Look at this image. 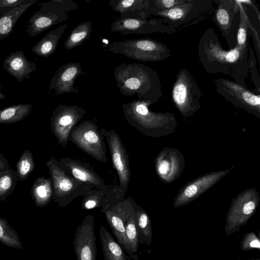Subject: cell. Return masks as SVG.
<instances>
[{"label":"cell","mask_w":260,"mask_h":260,"mask_svg":"<svg viewBox=\"0 0 260 260\" xmlns=\"http://www.w3.org/2000/svg\"><path fill=\"white\" fill-rule=\"evenodd\" d=\"M248 46H235L224 50L213 28L209 27L199 40L198 53L200 62L207 73L228 75L235 82L245 86L248 75Z\"/></svg>","instance_id":"1"},{"label":"cell","mask_w":260,"mask_h":260,"mask_svg":"<svg viewBox=\"0 0 260 260\" xmlns=\"http://www.w3.org/2000/svg\"><path fill=\"white\" fill-rule=\"evenodd\" d=\"M116 86L125 96L137 94L138 100L157 102L162 96L157 73L153 69L139 63H122L115 68Z\"/></svg>","instance_id":"2"},{"label":"cell","mask_w":260,"mask_h":260,"mask_svg":"<svg viewBox=\"0 0 260 260\" xmlns=\"http://www.w3.org/2000/svg\"><path fill=\"white\" fill-rule=\"evenodd\" d=\"M150 102L135 100L122 105L127 122L146 136H167L176 131L177 121L173 113L156 112L149 110Z\"/></svg>","instance_id":"3"},{"label":"cell","mask_w":260,"mask_h":260,"mask_svg":"<svg viewBox=\"0 0 260 260\" xmlns=\"http://www.w3.org/2000/svg\"><path fill=\"white\" fill-rule=\"evenodd\" d=\"M46 165L52 182V199L61 207H65L78 197L86 196L94 189L66 173L57 159L51 158Z\"/></svg>","instance_id":"4"},{"label":"cell","mask_w":260,"mask_h":260,"mask_svg":"<svg viewBox=\"0 0 260 260\" xmlns=\"http://www.w3.org/2000/svg\"><path fill=\"white\" fill-rule=\"evenodd\" d=\"M107 50L142 61L163 60L171 55V50L166 45L145 38L114 41L108 45Z\"/></svg>","instance_id":"5"},{"label":"cell","mask_w":260,"mask_h":260,"mask_svg":"<svg viewBox=\"0 0 260 260\" xmlns=\"http://www.w3.org/2000/svg\"><path fill=\"white\" fill-rule=\"evenodd\" d=\"M40 5V8L27 22L25 32L30 37L67 20L69 18V12L78 8L77 4L72 0H51Z\"/></svg>","instance_id":"6"},{"label":"cell","mask_w":260,"mask_h":260,"mask_svg":"<svg viewBox=\"0 0 260 260\" xmlns=\"http://www.w3.org/2000/svg\"><path fill=\"white\" fill-rule=\"evenodd\" d=\"M171 94L174 105L185 117L193 116L201 108V90L191 73L185 68L178 72Z\"/></svg>","instance_id":"7"},{"label":"cell","mask_w":260,"mask_h":260,"mask_svg":"<svg viewBox=\"0 0 260 260\" xmlns=\"http://www.w3.org/2000/svg\"><path fill=\"white\" fill-rule=\"evenodd\" d=\"M210 0H188L186 3L170 9L154 11L151 16L161 17L173 34L181 26L191 24L203 19L211 11Z\"/></svg>","instance_id":"8"},{"label":"cell","mask_w":260,"mask_h":260,"mask_svg":"<svg viewBox=\"0 0 260 260\" xmlns=\"http://www.w3.org/2000/svg\"><path fill=\"white\" fill-rule=\"evenodd\" d=\"M260 201L255 188L246 189L232 200L226 216L224 231L226 236L240 231L256 211Z\"/></svg>","instance_id":"9"},{"label":"cell","mask_w":260,"mask_h":260,"mask_svg":"<svg viewBox=\"0 0 260 260\" xmlns=\"http://www.w3.org/2000/svg\"><path fill=\"white\" fill-rule=\"evenodd\" d=\"M69 140L91 157L107 162L104 137L92 121L84 120L77 125L71 132Z\"/></svg>","instance_id":"10"},{"label":"cell","mask_w":260,"mask_h":260,"mask_svg":"<svg viewBox=\"0 0 260 260\" xmlns=\"http://www.w3.org/2000/svg\"><path fill=\"white\" fill-rule=\"evenodd\" d=\"M215 91L239 108L260 118V95L235 81L224 78L215 80Z\"/></svg>","instance_id":"11"},{"label":"cell","mask_w":260,"mask_h":260,"mask_svg":"<svg viewBox=\"0 0 260 260\" xmlns=\"http://www.w3.org/2000/svg\"><path fill=\"white\" fill-rule=\"evenodd\" d=\"M86 111L77 105H60L53 112L50 118L51 131L58 144L64 147L71 132L83 117Z\"/></svg>","instance_id":"12"},{"label":"cell","mask_w":260,"mask_h":260,"mask_svg":"<svg viewBox=\"0 0 260 260\" xmlns=\"http://www.w3.org/2000/svg\"><path fill=\"white\" fill-rule=\"evenodd\" d=\"M100 131L106 138L114 167L119 179V194L123 198L130 180L131 172L129 168L128 157L120 137L114 130L107 131L103 128Z\"/></svg>","instance_id":"13"},{"label":"cell","mask_w":260,"mask_h":260,"mask_svg":"<svg viewBox=\"0 0 260 260\" xmlns=\"http://www.w3.org/2000/svg\"><path fill=\"white\" fill-rule=\"evenodd\" d=\"M214 20L221 31L230 49L236 44V35L240 19L236 0H218ZM236 46V45H235Z\"/></svg>","instance_id":"14"},{"label":"cell","mask_w":260,"mask_h":260,"mask_svg":"<svg viewBox=\"0 0 260 260\" xmlns=\"http://www.w3.org/2000/svg\"><path fill=\"white\" fill-rule=\"evenodd\" d=\"M228 169L207 173L188 182L179 191L173 203L175 208L184 206L213 186L227 174Z\"/></svg>","instance_id":"15"},{"label":"cell","mask_w":260,"mask_h":260,"mask_svg":"<svg viewBox=\"0 0 260 260\" xmlns=\"http://www.w3.org/2000/svg\"><path fill=\"white\" fill-rule=\"evenodd\" d=\"M111 30L123 35L172 34L162 18L135 19L118 18L111 25Z\"/></svg>","instance_id":"16"},{"label":"cell","mask_w":260,"mask_h":260,"mask_svg":"<svg viewBox=\"0 0 260 260\" xmlns=\"http://www.w3.org/2000/svg\"><path fill=\"white\" fill-rule=\"evenodd\" d=\"M155 166L160 179L165 183H170L182 173L185 166L184 157L176 148H164L157 155Z\"/></svg>","instance_id":"17"},{"label":"cell","mask_w":260,"mask_h":260,"mask_svg":"<svg viewBox=\"0 0 260 260\" xmlns=\"http://www.w3.org/2000/svg\"><path fill=\"white\" fill-rule=\"evenodd\" d=\"M94 220L93 215H86L82 223L77 227L73 244L77 260H96Z\"/></svg>","instance_id":"18"},{"label":"cell","mask_w":260,"mask_h":260,"mask_svg":"<svg viewBox=\"0 0 260 260\" xmlns=\"http://www.w3.org/2000/svg\"><path fill=\"white\" fill-rule=\"evenodd\" d=\"M58 161L66 173L78 180L96 189L108 188L104 181L88 163L70 157H62Z\"/></svg>","instance_id":"19"},{"label":"cell","mask_w":260,"mask_h":260,"mask_svg":"<svg viewBox=\"0 0 260 260\" xmlns=\"http://www.w3.org/2000/svg\"><path fill=\"white\" fill-rule=\"evenodd\" d=\"M83 74L79 62L62 64L51 79L48 92L54 90L58 95L64 93H78L79 88L74 86V83L76 79Z\"/></svg>","instance_id":"20"},{"label":"cell","mask_w":260,"mask_h":260,"mask_svg":"<svg viewBox=\"0 0 260 260\" xmlns=\"http://www.w3.org/2000/svg\"><path fill=\"white\" fill-rule=\"evenodd\" d=\"M135 202L131 199L123 200L125 220V249L131 260H138V231Z\"/></svg>","instance_id":"21"},{"label":"cell","mask_w":260,"mask_h":260,"mask_svg":"<svg viewBox=\"0 0 260 260\" xmlns=\"http://www.w3.org/2000/svg\"><path fill=\"white\" fill-rule=\"evenodd\" d=\"M108 5L121 18L148 19L152 11L149 0H111Z\"/></svg>","instance_id":"22"},{"label":"cell","mask_w":260,"mask_h":260,"mask_svg":"<svg viewBox=\"0 0 260 260\" xmlns=\"http://www.w3.org/2000/svg\"><path fill=\"white\" fill-rule=\"evenodd\" d=\"M3 68L20 83L28 79L30 74L37 70L35 62L28 60L22 51L11 52L4 60Z\"/></svg>","instance_id":"23"},{"label":"cell","mask_w":260,"mask_h":260,"mask_svg":"<svg viewBox=\"0 0 260 260\" xmlns=\"http://www.w3.org/2000/svg\"><path fill=\"white\" fill-rule=\"evenodd\" d=\"M123 198L109 206L103 213L119 244L125 249V220Z\"/></svg>","instance_id":"24"},{"label":"cell","mask_w":260,"mask_h":260,"mask_svg":"<svg viewBox=\"0 0 260 260\" xmlns=\"http://www.w3.org/2000/svg\"><path fill=\"white\" fill-rule=\"evenodd\" d=\"M67 26L66 23H63L50 30L32 48L31 51L40 57L50 56L54 53Z\"/></svg>","instance_id":"25"},{"label":"cell","mask_w":260,"mask_h":260,"mask_svg":"<svg viewBox=\"0 0 260 260\" xmlns=\"http://www.w3.org/2000/svg\"><path fill=\"white\" fill-rule=\"evenodd\" d=\"M104 260H130L120 244L103 225L99 231Z\"/></svg>","instance_id":"26"},{"label":"cell","mask_w":260,"mask_h":260,"mask_svg":"<svg viewBox=\"0 0 260 260\" xmlns=\"http://www.w3.org/2000/svg\"><path fill=\"white\" fill-rule=\"evenodd\" d=\"M53 190L51 178L40 177L36 179L31 188L32 198L37 207H44L52 198Z\"/></svg>","instance_id":"27"},{"label":"cell","mask_w":260,"mask_h":260,"mask_svg":"<svg viewBox=\"0 0 260 260\" xmlns=\"http://www.w3.org/2000/svg\"><path fill=\"white\" fill-rule=\"evenodd\" d=\"M137 215L139 244L150 245L152 238L151 220L147 212L139 205L135 204Z\"/></svg>","instance_id":"28"},{"label":"cell","mask_w":260,"mask_h":260,"mask_svg":"<svg viewBox=\"0 0 260 260\" xmlns=\"http://www.w3.org/2000/svg\"><path fill=\"white\" fill-rule=\"evenodd\" d=\"M29 104L12 105L0 110V123L9 124L23 120L31 112Z\"/></svg>","instance_id":"29"},{"label":"cell","mask_w":260,"mask_h":260,"mask_svg":"<svg viewBox=\"0 0 260 260\" xmlns=\"http://www.w3.org/2000/svg\"><path fill=\"white\" fill-rule=\"evenodd\" d=\"M33 4L21 5L7 14L0 16V41L8 37L13 31L16 22Z\"/></svg>","instance_id":"30"},{"label":"cell","mask_w":260,"mask_h":260,"mask_svg":"<svg viewBox=\"0 0 260 260\" xmlns=\"http://www.w3.org/2000/svg\"><path fill=\"white\" fill-rule=\"evenodd\" d=\"M92 31V22L86 21L76 26L71 32L63 45L67 50L72 49L88 40Z\"/></svg>","instance_id":"31"},{"label":"cell","mask_w":260,"mask_h":260,"mask_svg":"<svg viewBox=\"0 0 260 260\" xmlns=\"http://www.w3.org/2000/svg\"><path fill=\"white\" fill-rule=\"evenodd\" d=\"M236 2L238 5L240 19L236 35V46L244 48L248 46L247 35L251 22L246 13L245 6L239 0H236Z\"/></svg>","instance_id":"32"},{"label":"cell","mask_w":260,"mask_h":260,"mask_svg":"<svg viewBox=\"0 0 260 260\" xmlns=\"http://www.w3.org/2000/svg\"><path fill=\"white\" fill-rule=\"evenodd\" d=\"M0 242L14 248L21 249L22 245L17 231L4 218L0 217Z\"/></svg>","instance_id":"33"},{"label":"cell","mask_w":260,"mask_h":260,"mask_svg":"<svg viewBox=\"0 0 260 260\" xmlns=\"http://www.w3.org/2000/svg\"><path fill=\"white\" fill-rule=\"evenodd\" d=\"M17 180V173L11 169L0 172V202L5 201L12 193Z\"/></svg>","instance_id":"34"},{"label":"cell","mask_w":260,"mask_h":260,"mask_svg":"<svg viewBox=\"0 0 260 260\" xmlns=\"http://www.w3.org/2000/svg\"><path fill=\"white\" fill-rule=\"evenodd\" d=\"M16 167L18 179L21 181L25 180L35 168L33 155L30 150L24 151L18 159Z\"/></svg>","instance_id":"35"},{"label":"cell","mask_w":260,"mask_h":260,"mask_svg":"<svg viewBox=\"0 0 260 260\" xmlns=\"http://www.w3.org/2000/svg\"><path fill=\"white\" fill-rule=\"evenodd\" d=\"M240 249L243 251L260 249L259 239L253 232L245 234L241 241Z\"/></svg>","instance_id":"36"},{"label":"cell","mask_w":260,"mask_h":260,"mask_svg":"<svg viewBox=\"0 0 260 260\" xmlns=\"http://www.w3.org/2000/svg\"><path fill=\"white\" fill-rule=\"evenodd\" d=\"M248 72L250 73L252 81L256 90L260 92V78L256 68V60L252 49H249L248 58Z\"/></svg>","instance_id":"37"},{"label":"cell","mask_w":260,"mask_h":260,"mask_svg":"<svg viewBox=\"0 0 260 260\" xmlns=\"http://www.w3.org/2000/svg\"><path fill=\"white\" fill-rule=\"evenodd\" d=\"M38 0H0V16L21 5L35 4Z\"/></svg>","instance_id":"38"},{"label":"cell","mask_w":260,"mask_h":260,"mask_svg":"<svg viewBox=\"0 0 260 260\" xmlns=\"http://www.w3.org/2000/svg\"><path fill=\"white\" fill-rule=\"evenodd\" d=\"M188 0H149L152 11H161L183 4Z\"/></svg>","instance_id":"39"},{"label":"cell","mask_w":260,"mask_h":260,"mask_svg":"<svg viewBox=\"0 0 260 260\" xmlns=\"http://www.w3.org/2000/svg\"><path fill=\"white\" fill-rule=\"evenodd\" d=\"M249 31L251 34L254 46L256 53V56L258 63H260V39L259 35L256 29L250 23L248 28Z\"/></svg>","instance_id":"40"},{"label":"cell","mask_w":260,"mask_h":260,"mask_svg":"<svg viewBox=\"0 0 260 260\" xmlns=\"http://www.w3.org/2000/svg\"><path fill=\"white\" fill-rule=\"evenodd\" d=\"M239 1L243 4L244 6L245 5H247L253 8V9L255 11L256 14L257 15V18L258 19V21L259 22H260V12L258 8L256 7L255 4L253 3L252 1L250 0H239Z\"/></svg>","instance_id":"41"},{"label":"cell","mask_w":260,"mask_h":260,"mask_svg":"<svg viewBox=\"0 0 260 260\" xmlns=\"http://www.w3.org/2000/svg\"><path fill=\"white\" fill-rule=\"evenodd\" d=\"M8 160L2 154H0V172H3L9 169Z\"/></svg>","instance_id":"42"},{"label":"cell","mask_w":260,"mask_h":260,"mask_svg":"<svg viewBox=\"0 0 260 260\" xmlns=\"http://www.w3.org/2000/svg\"><path fill=\"white\" fill-rule=\"evenodd\" d=\"M3 86L0 82V100H4L6 99L5 94L2 92Z\"/></svg>","instance_id":"43"}]
</instances>
